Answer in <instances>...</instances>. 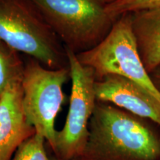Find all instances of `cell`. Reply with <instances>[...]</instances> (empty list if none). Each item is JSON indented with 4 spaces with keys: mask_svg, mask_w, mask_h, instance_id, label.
I'll use <instances>...</instances> for the list:
<instances>
[{
    "mask_svg": "<svg viewBox=\"0 0 160 160\" xmlns=\"http://www.w3.org/2000/svg\"><path fill=\"white\" fill-rule=\"evenodd\" d=\"M68 60L71 92L69 108L65 125L57 131L52 150L57 159H79L85 149L89 134V122L97 100L93 69L80 63L77 54L65 48Z\"/></svg>",
    "mask_w": 160,
    "mask_h": 160,
    "instance_id": "cell-6",
    "label": "cell"
},
{
    "mask_svg": "<svg viewBox=\"0 0 160 160\" xmlns=\"http://www.w3.org/2000/svg\"><path fill=\"white\" fill-rule=\"evenodd\" d=\"M95 94L99 102H107L160 126V102L145 89L117 75L96 80Z\"/></svg>",
    "mask_w": 160,
    "mask_h": 160,
    "instance_id": "cell-7",
    "label": "cell"
},
{
    "mask_svg": "<svg viewBox=\"0 0 160 160\" xmlns=\"http://www.w3.org/2000/svg\"><path fill=\"white\" fill-rule=\"evenodd\" d=\"M160 8V0H114L105 5L108 14L113 20L122 15Z\"/></svg>",
    "mask_w": 160,
    "mask_h": 160,
    "instance_id": "cell-11",
    "label": "cell"
},
{
    "mask_svg": "<svg viewBox=\"0 0 160 160\" xmlns=\"http://www.w3.org/2000/svg\"><path fill=\"white\" fill-rule=\"evenodd\" d=\"M65 48L76 54L102 41L116 20L99 0H31Z\"/></svg>",
    "mask_w": 160,
    "mask_h": 160,
    "instance_id": "cell-3",
    "label": "cell"
},
{
    "mask_svg": "<svg viewBox=\"0 0 160 160\" xmlns=\"http://www.w3.org/2000/svg\"><path fill=\"white\" fill-rule=\"evenodd\" d=\"M24 70L19 53L0 39V93L13 84L21 83Z\"/></svg>",
    "mask_w": 160,
    "mask_h": 160,
    "instance_id": "cell-10",
    "label": "cell"
},
{
    "mask_svg": "<svg viewBox=\"0 0 160 160\" xmlns=\"http://www.w3.org/2000/svg\"><path fill=\"white\" fill-rule=\"evenodd\" d=\"M99 1L101 2L102 3H103L104 5H107V4H109L112 2H113L114 0H99Z\"/></svg>",
    "mask_w": 160,
    "mask_h": 160,
    "instance_id": "cell-14",
    "label": "cell"
},
{
    "mask_svg": "<svg viewBox=\"0 0 160 160\" xmlns=\"http://www.w3.org/2000/svg\"><path fill=\"white\" fill-rule=\"evenodd\" d=\"M81 160H160V134L147 120L97 101Z\"/></svg>",
    "mask_w": 160,
    "mask_h": 160,
    "instance_id": "cell-1",
    "label": "cell"
},
{
    "mask_svg": "<svg viewBox=\"0 0 160 160\" xmlns=\"http://www.w3.org/2000/svg\"><path fill=\"white\" fill-rule=\"evenodd\" d=\"M80 63L93 69L96 80L117 75L131 80L160 102V93L146 71L131 27V13L116 20L108 35L93 48L77 54Z\"/></svg>",
    "mask_w": 160,
    "mask_h": 160,
    "instance_id": "cell-4",
    "label": "cell"
},
{
    "mask_svg": "<svg viewBox=\"0 0 160 160\" xmlns=\"http://www.w3.org/2000/svg\"><path fill=\"white\" fill-rule=\"evenodd\" d=\"M22 96L21 83L0 93V160H11L18 148L36 133L24 111Z\"/></svg>",
    "mask_w": 160,
    "mask_h": 160,
    "instance_id": "cell-8",
    "label": "cell"
},
{
    "mask_svg": "<svg viewBox=\"0 0 160 160\" xmlns=\"http://www.w3.org/2000/svg\"><path fill=\"white\" fill-rule=\"evenodd\" d=\"M45 139L35 133L18 148L11 160H51L45 148Z\"/></svg>",
    "mask_w": 160,
    "mask_h": 160,
    "instance_id": "cell-12",
    "label": "cell"
},
{
    "mask_svg": "<svg viewBox=\"0 0 160 160\" xmlns=\"http://www.w3.org/2000/svg\"><path fill=\"white\" fill-rule=\"evenodd\" d=\"M70 78L69 68L50 69L30 58L22 80V105L29 123L52 148L57 131L55 121L65 100L63 85Z\"/></svg>",
    "mask_w": 160,
    "mask_h": 160,
    "instance_id": "cell-5",
    "label": "cell"
},
{
    "mask_svg": "<svg viewBox=\"0 0 160 160\" xmlns=\"http://www.w3.org/2000/svg\"><path fill=\"white\" fill-rule=\"evenodd\" d=\"M151 78L153 81V83L154 84L155 87L157 88L158 91L160 93V67L156 69L154 71L150 73Z\"/></svg>",
    "mask_w": 160,
    "mask_h": 160,
    "instance_id": "cell-13",
    "label": "cell"
},
{
    "mask_svg": "<svg viewBox=\"0 0 160 160\" xmlns=\"http://www.w3.org/2000/svg\"><path fill=\"white\" fill-rule=\"evenodd\" d=\"M131 18L140 57L150 74L160 67V8L132 13Z\"/></svg>",
    "mask_w": 160,
    "mask_h": 160,
    "instance_id": "cell-9",
    "label": "cell"
},
{
    "mask_svg": "<svg viewBox=\"0 0 160 160\" xmlns=\"http://www.w3.org/2000/svg\"><path fill=\"white\" fill-rule=\"evenodd\" d=\"M0 39L48 68H68L65 47L31 0H0Z\"/></svg>",
    "mask_w": 160,
    "mask_h": 160,
    "instance_id": "cell-2",
    "label": "cell"
},
{
    "mask_svg": "<svg viewBox=\"0 0 160 160\" xmlns=\"http://www.w3.org/2000/svg\"><path fill=\"white\" fill-rule=\"evenodd\" d=\"M57 160H59V159H57ZM72 160H81L80 159H72Z\"/></svg>",
    "mask_w": 160,
    "mask_h": 160,
    "instance_id": "cell-15",
    "label": "cell"
}]
</instances>
